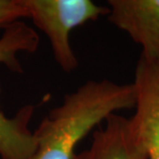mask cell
<instances>
[{
	"label": "cell",
	"mask_w": 159,
	"mask_h": 159,
	"mask_svg": "<svg viewBox=\"0 0 159 159\" xmlns=\"http://www.w3.org/2000/svg\"><path fill=\"white\" fill-rule=\"evenodd\" d=\"M134 84L88 81L65 94L34 131L37 148L31 159H74L75 148L112 114L135 107Z\"/></svg>",
	"instance_id": "obj_1"
},
{
	"label": "cell",
	"mask_w": 159,
	"mask_h": 159,
	"mask_svg": "<svg viewBox=\"0 0 159 159\" xmlns=\"http://www.w3.org/2000/svg\"><path fill=\"white\" fill-rule=\"evenodd\" d=\"M39 36L23 21H17L3 30L0 37V64L11 70L22 72L18 55L34 53ZM34 114L33 106L23 107L14 117H7L0 110V159H31L37 148L34 132L29 122Z\"/></svg>",
	"instance_id": "obj_2"
},
{
	"label": "cell",
	"mask_w": 159,
	"mask_h": 159,
	"mask_svg": "<svg viewBox=\"0 0 159 159\" xmlns=\"http://www.w3.org/2000/svg\"><path fill=\"white\" fill-rule=\"evenodd\" d=\"M27 18L46 34L53 51L54 59L64 72L78 68V58L69 41L75 27L101 16L110 9L91 0H23Z\"/></svg>",
	"instance_id": "obj_3"
},
{
	"label": "cell",
	"mask_w": 159,
	"mask_h": 159,
	"mask_svg": "<svg viewBox=\"0 0 159 159\" xmlns=\"http://www.w3.org/2000/svg\"><path fill=\"white\" fill-rule=\"evenodd\" d=\"M109 21L143 48L141 56L159 60V0H109Z\"/></svg>",
	"instance_id": "obj_4"
},
{
	"label": "cell",
	"mask_w": 159,
	"mask_h": 159,
	"mask_svg": "<svg viewBox=\"0 0 159 159\" xmlns=\"http://www.w3.org/2000/svg\"><path fill=\"white\" fill-rule=\"evenodd\" d=\"M133 84L136 103L132 119L145 145L148 159H159V60L139 57Z\"/></svg>",
	"instance_id": "obj_5"
},
{
	"label": "cell",
	"mask_w": 159,
	"mask_h": 159,
	"mask_svg": "<svg viewBox=\"0 0 159 159\" xmlns=\"http://www.w3.org/2000/svg\"><path fill=\"white\" fill-rule=\"evenodd\" d=\"M74 159H148V155L132 117L115 113L93 131L90 147Z\"/></svg>",
	"instance_id": "obj_6"
},
{
	"label": "cell",
	"mask_w": 159,
	"mask_h": 159,
	"mask_svg": "<svg viewBox=\"0 0 159 159\" xmlns=\"http://www.w3.org/2000/svg\"><path fill=\"white\" fill-rule=\"evenodd\" d=\"M24 18H27V11L23 0H0V29Z\"/></svg>",
	"instance_id": "obj_7"
}]
</instances>
